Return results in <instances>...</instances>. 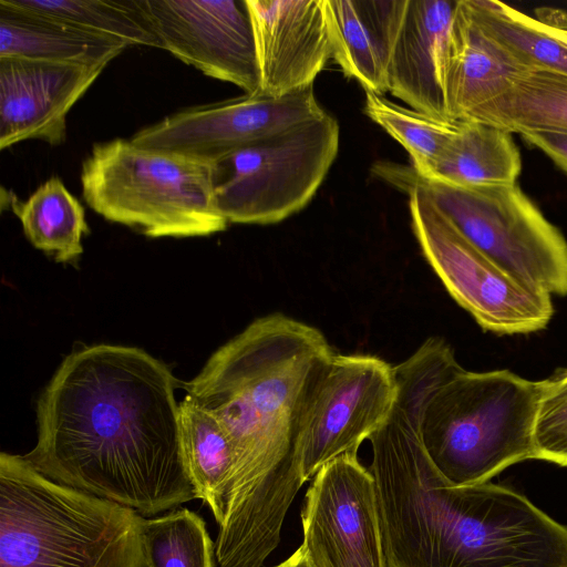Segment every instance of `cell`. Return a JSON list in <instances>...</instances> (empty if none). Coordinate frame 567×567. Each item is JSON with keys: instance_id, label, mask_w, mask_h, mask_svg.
<instances>
[{"instance_id": "cell-1", "label": "cell", "mask_w": 567, "mask_h": 567, "mask_svg": "<svg viewBox=\"0 0 567 567\" xmlns=\"http://www.w3.org/2000/svg\"><path fill=\"white\" fill-rule=\"evenodd\" d=\"M334 354L319 329L272 313L221 346L185 384L231 445L228 506L215 545L220 567H261L278 546L305 483L308 415Z\"/></svg>"}, {"instance_id": "cell-2", "label": "cell", "mask_w": 567, "mask_h": 567, "mask_svg": "<svg viewBox=\"0 0 567 567\" xmlns=\"http://www.w3.org/2000/svg\"><path fill=\"white\" fill-rule=\"evenodd\" d=\"M177 383L135 347L74 350L38 400V441L22 457L55 483L142 516L197 498L182 454Z\"/></svg>"}, {"instance_id": "cell-3", "label": "cell", "mask_w": 567, "mask_h": 567, "mask_svg": "<svg viewBox=\"0 0 567 567\" xmlns=\"http://www.w3.org/2000/svg\"><path fill=\"white\" fill-rule=\"evenodd\" d=\"M143 519L0 455V567H147Z\"/></svg>"}, {"instance_id": "cell-4", "label": "cell", "mask_w": 567, "mask_h": 567, "mask_svg": "<svg viewBox=\"0 0 567 567\" xmlns=\"http://www.w3.org/2000/svg\"><path fill=\"white\" fill-rule=\"evenodd\" d=\"M546 382L509 370H463L435 388L422 410L420 435L440 475L453 486L475 485L535 458Z\"/></svg>"}, {"instance_id": "cell-5", "label": "cell", "mask_w": 567, "mask_h": 567, "mask_svg": "<svg viewBox=\"0 0 567 567\" xmlns=\"http://www.w3.org/2000/svg\"><path fill=\"white\" fill-rule=\"evenodd\" d=\"M80 181L91 209L147 237L208 236L228 225L214 203L213 162L114 138L93 145Z\"/></svg>"}, {"instance_id": "cell-6", "label": "cell", "mask_w": 567, "mask_h": 567, "mask_svg": "<svg viewBox=\"0 0 567 567\" xmlns=\"http://www.w3.org/2000/svg\"><path fill=\"white\" fill-rule=\"evenodd\" d=\"M374 174L404 192L416 189L482 252L523 282L567 295V240L515 184L462 187L379 162Z\"/></svg>"}, {"instance_id": "cell-7", "label": "cell", "mask_w": 567, "mask_h": 567, "mask_svg": "<svg viewBox=\"0 0 567 567\" xmlns=\"http://www.w3.org/2000/svg\"><path fill=\"white\" fill-rule=\"evenodd\" d=\"M340 126L328 112L213 162L214 203L234 224H276L312 199L333 164Z\"/></svg>"}, {"instance_id": "cell-8", "label": "cell", "mask_w": 567, "mask_h": 567, "mask_svg": "<svg viewBox=\"0 0 567 567\" xmlns=\"http://www.w3.org/2000/svg\"><path fill=\"white\" fill-rule=\"evenodd\" d=\"M403 193L425 259L482 329L496 334H527L548 326L554 315L549 293L523 282L487 257L421 192Z\"/></svg>"}, {"instance_id": "cell-9", "label": "cell", "mask_w": 567, "mask_h": 567, "mask_svg": "<svg viewBox=\"0 0 567 567\" xmlns=\"http://www.w3.org/2000/svg\"><path fill=\"white\" fill-rule=\"evenodd\" d=\"M350 451L312 477L300 546L310 567H386L375 481Z\"/></svg>"}, {"instance_id": "cell-10", "label": "cell", "mask_w": 567, "mask_h": 567, "mask_svg": "<svg viewBox=\"0 0 567 567\" xmlns=\"http://www.w3.org/2000/svg\"><path fill=\"white\" fill-rule=\"evenodd\" d=\"M326 113L313 86L281 97L245 93L168 115L137 131L131 141L142 147L214 162Z\"/></svg>"}, {"instance_id": "cell-11", "label": "cell", "mask_w": 567, "mask_h": 567, "mask_svg": "<svg viewBox=\"0 0 567 567\" xmlns=\"http://www.w3.org/2000/svg\"><path fill=\"white\" fill-rule=\"evenodd\" d=\"M396 396L394 367L370 354H334L302 437L303 481L341 454L358 451L389 417Z\"/></svg>"}, {"instance_id": "cell-12", "label": "cell", "mask_w": 567, "mask_h": 567, "mask_svg": "<svg viewBox=\"0 0 567 567\" xmlns=\"http://www.w3.org/2000/svg\"><path fill=\"white\" fill-rule=\"evenodd\" d=\"M161 49L204 74L259 92L260 79L246 0H138Z\"/></svg>"}, {"instance_id": "cell-13", "label": "cell", "mask_w": 567, "mask_h": 567, "mask_svg": "<svg viewBox=\"0 0 567 567\" xmlns=\"http://www.w3.org/2000/svg\"><path fill=\"white\" fill-rule=\"evenodd\" d=\"M106 65L0 58V150L25 140L64 143L68 113Z\"/></svg>"}, {"instance_id": "cell-14", "label": "cell", "mask_w": 567, "mask_h": 567, "mask_svg": "<svg viewBox=\"0 0 567 567\" xmlns=\"http://www.w3.org/2000/svg\"><path fill=\"white\" fill-rule=\"evenodd\" d=\"M259 69V92L281 97L313 86L332 59L323 0H246Z\"/></svg>"}, {"instance_id": "cell-15", "label": "cell", "mask_w": 567, "mask_h": 567, "mask_svg": "<svg viewBox=\"0 0 567 567\" xmlns=\"http://www.w3.org/2000/svg\"><path fill=\"white\" fill-rule=\"evenodd\" d=\"M456 3L408 0L388 69V92L410 109L442 121H451L444 103L443 66Z\"/></svg>"}, {"instance_id": "cell-16", "label": "cell", "mask_w": 567, "mask_h": 567, "mask_svg": "<svg viewBox=\"0 0 567 567\" xmlns=\"http://www.w3.org/2000/svg\"><path fill=\"white\" fill-rule=\"evenodd\" d=\"M332 60L364 91L388 92L391 52L408 0H323Z\"/></svg>"}, {"instance_id": "cell-17", "label": "cell", "mask_w": 567, "mask_h": 567, "mask_svg": "<svg viewBox=\"0 0 567 567\" xmlns=\"http://www.w3.org/2000/svg\"><path fill=\"white\" fill-rule=\"evenodd\" d=\"M520 69L477 28L457 0L443 66L447 117L466 121Z\"/></svg>"}, {"instance_id": "cell-18", "label": "cell", "mask_w": 567, "mask_h": 567, "mask_svg": "<svg viewBox=\"0 0 567 567\" xmlns=\"http://www.w3.org/2000/svg\"><path fill=\"white\" fill-rule=\"evenodd\" d=\"M126 48L123 42L0 0V58L80 65L109 64Z\"/></svg>"}, {"instance_id": "cell-19", "label": "cell", "mask_w": 567, "mask_h": 567, "mask_svg": "<svg viewBox=\"0 0 567 567\" xmlns=\"http://www.w3.org/2000/svg\"><path fill=\"white\" fill-rule=\"evenodd\" d=\"M466 121L520 136L567 133V74L543 68L517 70L499 93L476 109Z\"/></svg>"}, {"instance_id": "cell-20", "label": "cell", "mask_w": 567, "mask_h": 567, "mask_svg": "<svg viewBox=\"0 0 567 567\" xmlns=\"http://www.w3.org/2000/svg\"><path fill=\"white\" fill-rule=\"evenodd\" d=\"M179 434L184 465L196 497L209 506L220 525L233 474L229 439L217 417L188 394L179 402Z\"/></svg>"}, {"instance_id": "cell-21", "label": "cell", "mask_w": 567, "mask_h": 567, "mask_svg": "<svg viewBox=\"0 0 567 567\" xmlns=\"http://www.w3.org/2000/svg\"><path fill=\"white\" fill-rule=\"evenodd\" d=\"M520 171V153L511 133L480 122L460 121L456 135L433 169L423 176L455 186L481 187L515 184Z\"/></svg>"}, {"instance_id": "cell-22", "label": "cell", "mask_w": 567, "mask_h": 567, "mask_svg": "<svg viewBox=\"0 0 567 567\" xmlns=\"http://www.w3.org/2000/svg\"><path fill=\"white\" fill-rule=\"evenodd\" d=\"M10 198L12 212L35 248L58 262H72L82 255V238L90 231L84 207L58 176L41 184L24 202Z\"/></svg>"}, {"instance_id": "cell-23", "label": "cell", "mask_w": 567, "mask_h": 567, "mask_svg": "<svg viewBox=\"0 0 567 567\" xmlns=\"http://www.w3.org/2000/svg\"><path fill=\"white\" fill-rule=\"evenodd\" d=\"M477 28L519 68H543L567 74V44L543 21L501 2L462 0Z\"/></svg>"}, {"instance_id": "cell-24", "label": "cell", "mask_w": 567, "mask_h": 567, "mask_svg": "<svg viewBox=\"0 0 567 567\" xmlns=\"http://www.w3.org/2000/svg\"><path fill=\"white\" fill-rule=\"evenodd\" d=\"M12 6L127 47L161 44L138 0H8Z\"/></svg>"}, {"instance_id": "cell-25", "label": "cell", "mask_w": 567, "mask_h": 567, "mask_svg": "<svg viewBox=\"0 0 567 567\" xmlns=\"http://www.w3.org/2000/svg\"><path fill=\"white\" fill-rule=\"evenodd\" d=\"M364 92V114L404 147L416 173L427 175L456 135L460 122L436 120Z\"/></svg>"}, {"instance_id": "cell-26", "label": "cell", "mask_w": 567, "mask_h": 567, "mask_svg": "<svg viewBox=\"0 0 567 567\" xmlns=\"http://www.w3.org/2000/svg\"><path fill=\"white\" fill-rule=\"evenodd\" d=\"M142 544L147 567H215L206 524L187 508L144 518Z\"/></svg>"}, {"instance_id": "cell-27", "label": "cell", "mask_w": 567, "mask_h": 567, "mask_svg": "<svg viewBox=\"0 0 567 567\" xmlns=\"http://www.w3.org/2000/svg\"><path fill=\"white\" fill-rule=\"evenodd\" d=\"M546 380L535 427V458L567 466V369Z\"/></svg>"}, {"instance_id": "cell-28", "label": "cell", "mask_w": 567, "mask_h": 567, "mask_svg": "<svg viewBox=\"0 0 567 567\" xmlns=\"http://www.w3.org/2000/svg\"><path fill=\"white\" fill-rule=\"evenodd\" d=\"M522 138L544 152L567 174V133H536Z\"/></svg>"}, {"instance_id": "cell-29", "label": "cell", "mask_w": 567, "mask_h": 567, "mask_svg": "<svg viewBox=\"0 0 567 567\" xmlns=\"http://www.w3.org/2000/svg\"><path fill=\"white\" fill-rule=\"evenodd\" d=\"M545 25L550 34H553L554 37H556L557 39L567 44V29L554 27L547 23H545Z\"/></svg>"}]
</instances>
